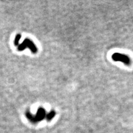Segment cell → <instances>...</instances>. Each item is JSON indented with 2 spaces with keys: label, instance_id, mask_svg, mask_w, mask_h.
Returning a JSON list of instances; mask_svg holds the SVG:
<instances>
[{
  "label": "cell",
  "instance_id": "obj_5",
  "mask_svg": "<svg viewBox=\"0 0 133 133\" xmlns=\"http://www.w3.org/2000/svg\"><path fill=\"white\" fill-rule=\"evenodd\" d=\"M55 115H56V112H55L54 111H52V112H50L49 114L47 115V119H48V121L51 120V119H52V118L55 116Z\"/></svg>",
  "mask_w": 133,
  "mask_h": 133
},
{
  "label": "cell",
  "instance_id": "obj_3",
  "mask_svg": "<svg viewBox=\"0 0 133 133\" xmlns=\"http://www.w3.org/2000/svg\"><path fill=\"white\" fill-rule=\"evenodd\" d=\"M44 116H45V110L43 108H39L37 112V115H36L37 121L41 120L44 117Z\"/></svg>",
  "mask_w": 133,
  "mask_h": 133
},
{
  "label": "cell",
  "instance_id": "obj_1",
  "mask_svg": "<svg viewBox=\"0 0 133 133\" xmlns=\"http://www.w3.org/2000/svg\"><path fill=\"white\" fill-rule=\"evenodd\" d=\"M26 48H29L31 52L35 54L38 52V49L33 42L29 38H26L25 40L18 46V51H22L24 50Z\"/></svg>",
  "mask_w": 133,
  "mask_h": 133
},
{
  "label": "cell",
  "instance_id": "obj_2",
  "mask_svg": "<svg viewBox=\"0 0 133 133\" xmlns=\"http://www.w3.org/2000/svg\"><path fill=\"white\" fill-rule=\"evenodd\" d=\"M112 59L116 62H121L126 65H129L131 63V60L128 56L121 53H114L112 56Z\"/></svg>",
  "mask_w": 133,
  "mask_h": 133
},
{
  "label": "cell",
  "instance_id": "obj_4",
  "mask_svg": "<svg viewBox=\"0 0 133 133\" xmlns=\"http://www.w3.org/2000/svg\"><path fill=\"white\" fill-rule=\"evenodd\" d=\"M21 34H17L16 36V38H15L14 39V45L15 46H17L19 45V41L20 39H21Z\"/></svg>",
  "mask_w": 133,
  "mask_h": 133
}]
</instances>
